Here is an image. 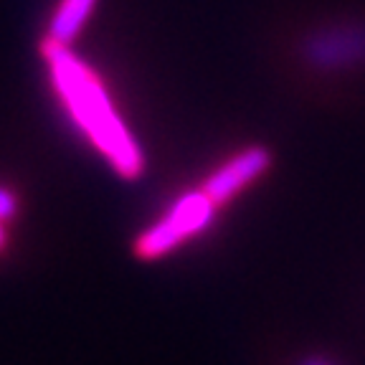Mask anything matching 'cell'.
<instances>
[{"label": "cell", "mask_w": 365, "mask_h": 365, "mask_svg": "<svg viewBox=\"0 0 365 365\" xmlns=\"http://www.w3.org/2000/svg\"><path fill=\"white\" fill-rule=\"evenodd\" d=\"M41 51L51 66V79L58 97L63 99L76 125L86 132L94 148L104 153L117 175L137 180L145 173V155L120 120V114L114 112L112 99L97 74L68 51V46L43 41Z\"/></svg>", "instance_id": "obj_1"}, {"label": "cell", "mask_w": 365, "mask_h": 365, "mask_svg": "<svg viewBox=\"0 0 365 365\" xmlns=\"http://www.w3.org/2000/svg\"><path fill=\"white\" fill-rule=\"evenodd\" d=\"M213 216H216V203L203 190H190V193L180 195L165 216L155 226H150L145 234L137 236L135 257L143 262L168 257L182 241L193 239L195 234L211 226Z\"/></svg>", "instance_id": "obj_2"}, {"label": "cell", "mask_w": 365, "mask_h": 365, "mask_svg": "<svg viewBox=\"0 0 365 365\" xmlns=\"http://www.w3.org/2000/svg\"><path fill=\"white\" fill-rule=\"evenodd\" d=\"M302 56L309 66L322 71L365 63V26L348 23L317 31L302 43Z\"/></svg>", "instance_id": "obj_3"}, {"label": "cell", "mask_w": 365, "mask_h": 365, "mask_svg": "<svg viewBox=\"0 0 365 365\" xmlns=\"http://www.w3.org/2000/svg\"><path fill=\"white\" fill-rule=\"evenodd\" d=\"M269 165H272V153L262 145H251L205 178L200 190L216 205H223L234 195H239L246 185H251L257 178H262L269 170Z\"/></svg>", "instance_id": "obj_4"}, {"label": "cell", "mask_w": 365, "mask_h": 365, "mask_svg": "<svg viewBox=\"0 0 365 365\" xmlns=\"http://www.w3.org/2000/svg\"><path fill=\"white\" fill-rule=\"evenodd\" d=\"M94 6H97V0H61V6L56 8L51 18L46 41L58 46H71L84 29V23L89 21Z\"/></svg>", "instance_id": "obj_5"}, {"label": "cell", "mask_w": 365, "mask_h": 365, "mask_svg": "<svg viewBox=\"0 0 365 365\" xmlns=\"http://www.w3.org/2000/svg\"><path fill=\"white\" fill-rule=\"evenodd\" d=\"M18 211V203H16V195L11 190L0 188V223L3 221H11Z\"/></svg>", "instance_id": "obj_6"}, {"label": "cell", "mask_w": 365, "mask_h": 365, "mask_svg": "<svg viewBox=\"0 0 365 365\" xmlns=\"http://www.w3.org/2000/svg\"><path fill=\"white\" fill-rule=\"evenodd\" d=\"M299 365H335V363H330L327 358H304Z\"/></svg>", "instance_id": "obj_7"}, {"label": "cell", "mask_w": 365, "mask_h": 365, "mask_svg": "<svg viewBox=\"0 0 365 365\" xmlns=\"http://www.w3.org/2000/svg\"><path fill=\"white\" fill-rule=\"evenodd\" d=\"M6 246V234H3V226H0V249Z\"/></svg>", "instance_id": "obj_8"}]
</instances>
